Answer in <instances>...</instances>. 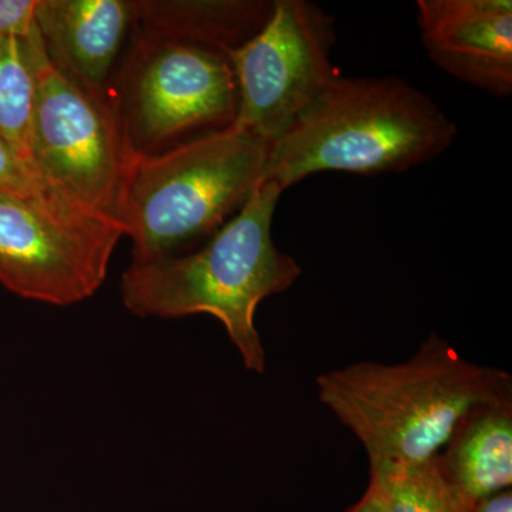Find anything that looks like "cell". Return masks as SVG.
<instances>
[{"label": "cell", "instance_id": "6da1fadb", "mask_svg": "<svg viewBox=\"0 0 512 512\" xmlns=\"http://www.w3.org/2000/svg\"><path fill=\"white\" fill-rule=\"evenodd\" d=\"M282 192L269 181L259 185L247 204L190 254L131 262L120 282L124 308L137 318L210 315L227 330L249 372L265 373L256 311L302 274L301 265L272 239Z\"/></svg>", "mask_w": 512, "mask_h": 512}, {"label": "cell", "instance_id": "7a4b0ae2", "mask_svg": "<svg viewBox=\"0 0 512 512\" xmlns=\"http://www.w3.org/2000/svg\"><path fill=\"white\" fill-rule=\"evenodd\" d=\"M318 397L365 447L369 463H420L443 450L481 404L511 399L507 372L477 365L430 335L396 365L357 362L316 377Z\"/></svg>", "mask_w": 512, "mask_h": 512}, {"label": "cell", "instance_id": "3957f363", "mask_svg": "<svg viewBox=\"0 0 512 512\" xmlns=\"http://www.w3.org/2000/svg\"><path fill=\"white\" fill-rule=\"evenodd\" d=\"M456 134L439 106L404 80L338 76L269 146L264 183L285 191L322 171L402 173L439 157Z\"/></svg>", "mask_w": 512, "mask_h": 512}, {"label": "cell", "instance_id": "277c9868", "mask_svg": "<svg viewBox=\"0 0 512 512\" xmlns=\"http://www.w3.org/2000/svg\"><path fill=\"white\" fill-rule=\"evenodd\" d=\"M269 144L234 126L154 154H131L119 225L133 261L180 254L208 239L264 183Z\"/></svg>", "mask_w": 512, "mask_h": 512}, {"label": "cell", "instance_id": "5b68a950", "mask_svg": "<svg viewBox=\"0 0 512 512\" xmlns=\"http://www.w3.org/2000/svg\"><path fill=\"white\" fill-rule=\"evenodd\" d=\"M131 40L110 96L134 153L232 126L238 89L227 53L137 32Z\"/></svg>", "mask_w": 512, "mask_h": 512}, {"label": "cell", "instance_id": "8992f818", "mask_svg": "<svg viewBox=\"0 0 512 512\" xmlns=\"http://www.w3.org/2000/svg\"><path fill=\"white\" fill-rule=\"evenodd\" d=\"M131 154L110 93L90 92L60 72L40 40L30 123L33 173L74 210L120 227Z\"/></svg>", "mask_w": 512, "mask_h": 512}, {"label": "cell", "instance_id": "52a82bcc", "mask_svg": "<svg viewBox=\"0 0 512 512\" xmlns=\"http://www.w3.org/2000/svg\"><path fill=\"white\" fill-rule=\"evenodd\" d=\"M123 237L57 198L0 188V285L20 298L55 306L92 298Z\"/></svg>", "mask_w": 512, "mask_h": 512}, {"label": "cell", "instance_id": "ba28073f", "mask_svg": "<svg viewBox=\"0 0 512 512\" xmlns=\"http://www.w3.org/2000/svg\"><path fill=\"white\" fill-rule=\"evenodd\" d=\"M333 19L306 0H274L271 16L227 52L238 89L232 126L271 146L339 76L330 62Z\"/></svg>", "mask_w": 512, "mask_h": 512}, {"label": "cell", "instance_id": "9c48e42d", "mask_svg": "<svg viewBox=\"0 0 512 512\" xmlns=\"http://www.w3.org/2000/svg\"><path fill=\"white\" fill-rule=\"evenodd\" d=\"M417 22L443 72L491 96H511V0H419Z\"/></svg>", "mask_w": 512, "mask_h": 512}, {"label": "cell", "instance_id": "30bf717a", "mask_svg": "<svg viewBox=\"0 0 512 512\" xmlns=\"http://www.w3.org/2000/svg\"><path fill=\"white\" fill-rule=\"evenodd\" d=\"M136 20V0H37L36 26L46 56L97 94L110 93Z\"/></svg>", "mask_w": 512, "mask_h": 512}, {"label": "cell", "instance_id": "8fae6325", "mask_svg": "<svg viewBox=\"0 0 512 512\" xmlns=\"http://www.w3.org/2000/svg\"><path fill=\"white\" fill-rule=\"evenodd\" d=\"M437 463L473 505L512 484V397L481 404L458 423Z\"/></svg>", "mask_w": 512, "mask_h": 512}, {"label": "cell", "instance_id": "7c38bea8", "mask_svg": "<svg viewBox=\"0 0 512 512\" xmlns=\"http://www.w3.org/2000/svg\"><path fill=\"white\" fill-rule=\"evenodd\" d=\"M266 0H136L134 32L227 53L265 25Z\"/></svg>", "mask_w": 512, "mask_h": 512}, {"label": "cell", "instance_id": "4fadbf2b", "mask_svg": "<svg viewBox=\"0 0 512 512\" xmlns=\"http://www.w3.org/2000/svg\"><path fill=\"white\" fill-rule=\"evenodd\" d=\"M39 46V32L30 39L0 37V138L30 170V123Z\"/></svg>", "mask_w": 512, "mask_h": 512}, {"label": "cell", "instance_id": "5bb4252c", "mask_svg": "<svg viewBox=\"0 0 512 512\" xmlns=\"http://www.w3.org/2000/svg\"><path fill=\"white\" fill-rule=\"evenodd\" d=\"M369 481L386 512H468L471 507L444 476L437 456L420 463H369Z\"/></svg>", "mask_w": 512, "mask_h": 512}, {"label": "cell", "instance_id": "9a60e30c", "mask_svg": "<svg viewBox=\"0 0 512 512\" xmlns=\"http://www.w3.org/2000/svg\"><path fill=\"white\" fill-rule=\"evenodd\" d=\"M0 188L20 192V194L39 195V197H52L60 200L37 178L28 165L16 156L15 151L2 138H0Z\"/></svg>", "mask_w": 512, "mask_h": 512}, {"label": "cell", "instance_id": "2e32d148", "mask_svg": "<svg viewBox=\"0 0 512 512\" xmlns=\"http://www.w3.org/2000/svg\"><path fill=\"white\" fill-rule=\"evenodd\" d=\"M36 6L37 0H0V37L35 36Z\"/></svg>", "mask_w": 512, "mask_h": 512}, {"label": "cell", "instance_id": "e0dca14e", "mask_svg": "<svg viewBox=\"0 0 512 512\" xmlns=\"http://www.w3.org/2000/svg\"><path fill=\"white\" fill-rule=\"evenodd\" d=\"M468 512H512V491H501L471 505Z\"/></svg>", "mask_w": 512, "mask_h": 512}, {"label": "cell", "instance_id": "ac0fdd59", "mask_svg": "<svg viewBox=\"0 0 512 512\" xmlns=\"http://www.w3.org/2000/svg\"><path fill=\"white\" fill-rule=\"evenodd\" d=\"M342 512H386L384 511V504L382 500V495H380L379 490L372 481H369L367 484V488L365 494L362 495L359 501H356L355 504L350 505V507L346 508L345 511Z\"/></svg>", "mask_w": 512, "mask_h": 512}]
</instances>
